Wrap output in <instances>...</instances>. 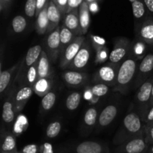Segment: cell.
Here are the masks:
<instances>
[{"label": "cell", "instance_id": "d6986e66", "mask_svg": "<svg viewBox=\"0 0 153 153\" xmlns=\"http://www.w3.org/2000/svg\"><path fill=\"white\" fill-rule=\"evenodd\" d=\"M39 79L42 78H52V70L50 64V59L46 51L43 50L38 60L37 64Z\"/></svg>", "mask_w": 153, "mask_h": 153}, {"label": "cell", "instance_id": "74e56055", "mask_svg": "<svg viewBox=\"0 0 153 153\" xmlns=\"http://www.w3.org/2000/svg\"><path fill=\"white\" fill-rule=\"evenodd\" d=\"M96 52H97V55H96L95 62L97 64H102V63H104L105 61L109 59L110 53L108 52V49L106 46L102 48V49H100V50L96 51Z\"/></svg>", "mask_w": 153, "mask_h": 153}, {"label": "cell", "instance_id": "6f0895ef", "mask_svg": "<svg viewBox=\"0 0 153 153\" xmlns=\"http://www.w3.org/2000/svg\"><path fill=\"white\" fill-rule=\"evenodd\" d=\"M1 153H7V152H1Z\"/></svg>", "mask_w": 153, "mask_h": 153}, {"label": "cell", "instance_id": "8fae6325", "mask_svg": "<svg viewBox=\"0 0 153 153\" xmlns=\"http://www.w3.org/2000/svg\"><path fill=\"white\" fill-rule=\"evenodd\" d=\"M64 82L70 87L78 88L86 82L88 80V75L85 73L77 71V70H66L62 75Z\"/></svg>", "mask_w": 153, "mask_h": 153}, {"label": "cell", "instance_id": "ac0fdd59", "mask_svg": "<svg viewBox=\"0 0 153 153\" xmlns=\"http://www.w3.org/2000/svg\"><path fill=\"white\" fill-rule=\"evenodd\" d=\"M76 153H108V149L97 141H84L76 147Z\"/></svg>", "mask_w": 153, "mask_h": 153}, {"label": "cell", "instance_id": "11a10c76", "mask_svg": "<svg viewBox=\"0 0 153 153\" xmlns=\"http://www.w3.org/2000/svg\"><path fill=\"white\" fill-rule=\"evenodd\" d=\"M128 1H129L130 2H131V3H132V2H134V1H137V0H128Z\"/></svg>", "mask_w": 153, "mask_h": 153}, {"label": "cell", "instance_id": "5bb4252c", "mask_svg": "<svg viewBox=\"0 0 153 153\" xmlns=\"http://www.w3.org/2000/svg\"><path fill=\"white\" fill-rule=\"evenodd\" d=\"M136 32L139 40L143 43H153V21L146 19L137 27Z\"/></svg>", "mask_w": 153, "mask_h": 153}, {"label": "cell", "instance_id": "30bf717a", "mask_svg": "<svg viewBox=\"0 0 153 153\" xmlns=\"http://www.w3.org/2000/svg\"><path fill=\"white\" fill-rule=\"evenodd\" d=\"M153 70V54H148L146 55L140 64H139L138 69L136 73V80L134 82L135 87L140 86L142 84L144 83L145 77L148 73H150Z\"/></svg>", "mask_w": 153, "mask_h": 153}, {"label": "cell", "instance_id": "9a60e30c", "mask_svg": "<svg viewBox=\"0 0 153 153\" xmlns=\"http://www.w3.org/2000/svg\"><path fill=\"white\" fill-rule=\"evenodd\" d=\"M118 108L115 105H108L106 106L99 115L98 123L100 128H105L110 125L116 117Z\"/></svg>", "mask_w": 153, "mask_h": 153}, {"label": "cell", "instance_id": "e575fe53", "mask_svg": "<svg viewBox=\"0 0 153 153\" xmlns=\"http://www.w3.org/2000/svg\"><path fill=\"white\" fill-rule=\"evenodd\" d=\"M37 0H27L25 4V13L27 16L31 18L36 15Z\"/></svg>", "mask_w": 153, "mask_h": 153}, {"label": "cell", "instance_id": "7bdbcfd3", "mask_svg": "<svg viewBox=\"0 0 153 153\" xmlns=\"http://www.w3.org/2000/svg\"><path fill=\"white\" fill-rule=\"evenodd\" d=\"M50 0H37V10H36V17L38 16L40 12L44 8L45 6L49 2Z\"/></svg>", "mask_w": 153, "mask_h": 153}, {"label": "cell", "instance_id": "484cf974", "mask_svg": "<svg viewBox=\"0 0 153 153\" xmlns=\"http://www.w3.org/2000/svg\"><path fill=\"white\" fill-rule=\"evenodd\" d=\"M131 7H132L133 16H134L135 23L139 25L140 24V20L143 19L146 15V7L145 5L143 0H137L131 3ZM135 24V25H136Z\"/></svg>", "mask_w": 153, "mask_h": 153}, {"label": "cell", "instance_id": "5b68a950", "mask_svg": "<svg viewBox=\"0 0 153 153\" xmlns=\"http://www.w3.org/2000/svg\"><path fill=\"white\" fill-rule=\"evenodd\" d=\"M85 41V38L84 35L76 36L72 43L67 46V49L64 50L61 55V61H60V67L62 69L67 68L72 61H73L76 55L79 52L82 48L84 42Z\"/></svg>", "mask_w": 153, "mask_h": 153}, {"label": "cell", "instance_id": "f1b7e54d", "mask_svg": "<svg viewBox=\"0 0 153 153\" xmlns=\"http://www.w3.org/2000/svg\"><path fill=\"white\" fill-rule=\"evenodd\" d=\"M82 94L79 92H73L67 97L66 100V107L68 110L74 111L80 104Z\"/></svg>", "mask_w": 153, "mask_h": 153}, {"label": "cell", "instance_id": "52a82bcc", "mask_svg": "<svg viewBox=\"0 0 153 153\" xmlns=\"http://www.w3.org/2000/svg\"><path fill=\"white\" fill-rule=\"evenodd\" d=\"M60 30L61 28L58 26L55 31L48 35L46 40V52L50 61L52 62H55L60 55V48H61Z\"/></svg>", "mask_w": 153, "mask_h": 153}, {"label": "cell", "instance_id": "f6af8a7d", "mask_svg": "<svg viewBox=\"0 0 153 153\" xmlns=\"http://www.w3.org/2000/svg\"><path fill=\"white\" fill-rule=\"evenodd\" d=\"M40 153H53V150H52V147L50 144L46 143L40 146Z\"/></svg>", "mask_w": 153, "mask_h": 153}, {"label": "cell", "instance_id": "8992f818", "mask_svg": "<svg viewBox=\"0 0 153 153\" xmlns=\"http://www.w3.org/2000/svg\"><path fill=\"white\" fill-rule=\"evenodd\" d=\"M42 51H43V49H42L41 46H40V45L32 46V47L28 49L25 57V64H23V61H22L21 65L19 67V70H18L17 74H16L13 83H15L16 80L22 78V75L25 74V73L26 74L28 68L38 61Z\"/></svg>", "mask_w": 153, "mask_h": 153}, {"label": "cell", "instance_id": "bcb514c9", "mask_svg": "<svg viewBox=\"0 0 153 153\" xmlns=\"http://www.w3.org/2000/svg\"><path fill=\"white\" fill-rule=\"evenodd\" d=\"M143 120L146 123H152L153 122V106L151 108L150 110L147 112V114L145 116L144 119H143Z\"/></svg>", "mask_w": 153, "mask_h": 153}, {"label": "cell", "instance_id": "603a6c76", "mask_svg": "<svg viewBox=\"0 0 153 153\" xmlns=\"http://www.w3.org/2000/svg\"><path fill=\"white\" fill-rule=\"evenodd\" d=\"M52 85V78H42L38 79L33 86L34 93L39 97H43L46 94L50 92Z\"/></svg>", "mask_w": 153, "mask_h": 153}, {"label": "cell", "instance_id": "ba28073f", "mask_svg": "<svg viewBox=\"0 0 153 153\" xmlns=\"http://www.w3.org/2000/svg\"><path fill=\"white\" fill-rule=\"evenodd\" d=\"M144 137H135L120 145L117 153H143L148 147V143Z\"/></svg>", "mask_w": 153, "mask_h": 153}, {"label": "cell", "instance_id": "7a4b0ae2", "mask_svg": "<svg viewBox=\"0 0 153 153\" xmlns=\"http://www.w3.org/2000/svg\"><path fill=\"white\" fill-rule=\"evenodd\" d=\"M137 61L138 60L135 58L130 57L120 64L118 70L116 85L114 87V91L123 94L128 93L130 85L137 73Z\"/></svg>", "mask_w": 153, "mask_h": 153}, {"label": "cell", "instance_id": "7c38bea8", "mask_svg": "<svg viewBox=\"0 0 153 153\" xmlns=\"http://www.w3.org/2000/svg\"><path fill=\"white\" fill-rule=\"evenodd\" d=\"M64 25L76 36L83 35L80 25V20H79V9L72 10L64 15Z\"/></svg>", "mask_w": 153, "mask_h": 153}, {"label": "cell", "instance_id": "cb8c5ba5", "mask_svg": "<svg viewBox=\"0 0 153 153\" xmlns=\"http://www.w3.org/2000/svg\"><path fill=\"white\" fill-rule=\"evenodd\" d=\"M49 2L44 7V8L40 12L38 16H37L36 20L35 28L37 32L39 34H44L47 32L49 28V20H48L47 10Z\"/></svg>", "mask_w": 153, "mask_h": 153}, {"label": "cell", "instance_id": "ffe728a7", "mask_svg": "<svg viewBox=\"0 0 153 153\" xmlns=\"http://www.w3.org/2000/svg\"><path fill=\"white\" fill-rule=\"evenodd\" d=\"M22 61L18 62L15 65L7 70H2L0 73V93L1 94H4V91H6L7 88L11 83L12 78L13 77V75L15 73H17L19 67L21 65Z\"/></svg>", "mask_w": 153, "mask_h": 153}, {"label": "cell", "instance_id": "7dc6e473", "mask_svg": "<svg viewBox=\"0 0 153 153\" xmlns=\"http://www.w3.org/2000/svg\"><path fill=\"white\" fill-rule=\"evenodd\" d=\"M143 1L147 10L153 13V0H143Z\"/></svg>", "mask_w": 153, "mask_h": 153}, {"label": "cell", "instance_id": "db71d44e", "mask_svg": "<svg viewBox=\"0 0 153 153\" xmlns=\"http://www.w3.org/2000/svg\"><path fill=\"white\" fill-rule=\"evenodd\" d=\"M150 100H152V102H153V85H152V96H151Z\"/></svg>", "mask_w": 153, "mask_h": 153}, {"label": "cell", "instance_id": "9f6ffc18", "mask_svg": "<svg viewBox=\"0 0 153 153\" xmlns=\"http://www.w3.org/2000/svg\"><path fill=\"white\" fill-rule=\"evenodd\" d=\"M52 1H53V2H54V3H55V2H56V0H52Z\"/></svg>", "mask_w": 153, "mask_h": 153}, {"label": "cell", "instance_id": "d6a6232c", "mask_svg": "<svg viewBox=\"0 0 153 153\" xmlns=\"http://www.w3.org/2000/svg\"><path fill=\"white\" fill-rule=\"evenodd\" d=\"M61 130V123L59 121H54L51 123L46 128V134L49 138H55L59 134Z\"/></svg>", "mask_w": 153, "mask_h": 153}, {"label": "cell", "instance_id": "680465c9", "mask_svg": "<svg viewBox=\"0 0 153 153\" xmlns=\"http://www.w3.org/2000/svg\"><path fill=\"white\" fill-rule=\"evenodd\" d=\"M18 153H21V152H18Z\"/></svg>", "mask_w": 153, "mask_h": 153}, {"label": "cell", "instance_id": "ab89813d", "mask_svg": "<svg viewBox=\"0 0 153 153\" xmlns=\"http://www.w3.org/2000/svg\"><path fill=\"white\" fill-rule=\"evenodd\" d=\"M85 1V0H68L67 13L72 11V10L79 9L80 6Z\"/></svg>", "mask_w": 153, "mask_h": 153}, {"label": "cell", "instance_id": "7402d4cb", "mask_svg": "<svg viewBox=\"0 0 153 153\" xmlns=\"http://www.w3.org/2000/svg\"><path fill=\"white\" fill-rule=\"evenodd\" d=\"M90 12L91 11L89 9V4L86 1H85L79 9V20H80V25L83 35L88 32V28L90 26V22H91Z\"/></svg>", "mask_w": 153, "mask_h": 153}, {"label": "cell", "instance_id": "4dcf8cb0", "mask_svg": "<svg viewBox=\"0 0 153 153\" xmlns=\"http://www.w3.org/2000/svg\"><path fill=\"white\" fill-rule=\"evenodd\" d=\"M37 64L35 63L33 64L31 67L28 68V71L26 73V85L27 86L33 87L34 84L36 83L37 80H38V70H37Z\"/></svg>", "mask_w": 153, "mask_h": 153}, {"label": "cell", "instance_id": "f907efd6", "mask_svg": "<svg viewBox=\"0 0 153 153\" xmlns=\"http://www.w3.org/2000/svg\"><path fill=\"white\" fill-rule=\"evenodd\" d=\"M99 100H100V97H93V98L91 99V101L89 102V103L91 105H94V104H96L97 102H98Z\"/></svg>", "mask_w": 153, "mask_h": 153}, {"label": "cell", "instance_id": "1f68e13d", "mask_svg": "<svg viewBox=\"0 0 153 153\" xmlns=\"http://www.w3.org/2000/svg\"><path fill=\"white\" fill-rule=\"evenodd\" d=\"M12 28L15 33H21L26 28V19L21 15H17L13 19L11 22Z\"/></svg>", "mask_w": 153, "mask_h": 153}, {"label": "cell", "instance_id": "d590c367", "mask_svg": "<svg viewBox=\"0 0 153 153\" xmlns=\"http://www.w3.org/2000/svg\"><path fill=\"white\" fill-rule=\"evenodd\" d=\"M145 49H146V47H145L144 43L142 42L141 40H138V41L136 42V43L131 46V51L136 56V59L139 60L140 58V57L144 54Z\"/></svg>", "mask_w": 153, "mask_h": 153}, {"label": "cell", "instance_id": "816d5d0a", "mask_svg": "<svg viewBox=\"0 0 153 153\" xmlns=\"http://www.w3.org/2000/svg\"><path fill=\"white\" fill-rule=\"evenodd\" d=\"M143 153H153V145L151 147H149V146H148L147 149L144 151Z\"/></svg>", "mask_w": 153, "mask_h": 153}, {"label": "cell", "instance_id": "f5cc1de1", "mask_svg": "<svg viewBox=\"0 0 153 153\" xmlns=\"http://www.w3.org/2000/svg\"><path fill=\"white\" fill-rule=\"evenodd\" d=\"M85 1H87V2L88 3V4H91V3H93V2H97L98 1H100V0H85Z\"/></svg>", "mask_w": 153, "mask_h": 153}, {"label": "cell", "instance_id": "681fc988", "mask_svg": "<svg viewBox=\"0 0 153 153\" xmlns=\"http://www.w3.org/2000/svg\"><path fill=\"white\" fill-rule=\"evenodd\" d=\"M89 9L90 11L92 13H97L99 10V6L97 2H93L89 4Z\"/></svg>", "mask_w": 153, "mask_h": 153}, {"label": "cell", "instance_id": "ee69618b", "mask_svg": "<svg viewBox=\"0 0 153 153\" xmlns=\"http://www.w3.org/2000/svg\"><path fill=\"white\" fill-rule=\"evenodd\" d=\"M12 0H0V11L2 13L3 11L7 10L10 5Z\"/></svg>", "mask_w": 153, "mask_h": 153}, {"label": "cell", "instance_id": "2e32d148", "mask_svg": "<svg viewBox=\"0 0 153 153\" xmlns=\"http://www.w3.org/2000/svg\"><path fill=\"white\" fill-rule=\"evenodd\" d=\"M61 15L62 14L60 12L59 9L58 8L55 3H54L52 0H50L47 10L49 28H48L47 32L46 33H49V34L59 26L58 24H59L60 20H61Z\"/></svg>", "mask_w": 153, "mask_h": 153}, {"label": "cell", "instance_id": "e0dca14e", "mask_svg": "<svg viewBox=\"0 0 153 153\" xmlns=\"http://www.w3.org/2000/svg\"><path fill=\"white\" fill-rule=\"evenodd\" d=\"M15 90H10L9 95L7 96L5 102L3 105L2 110V119L6 123H10L13 122L15 116L14 111V97Z\"/></svg>", "mask_w": 153, "mask_h": 153}, {"label": "cell", "instance_id": "4fadbf2b", "mask_svg": "<svg viewBox=\"0 0 153 153\" xmlns=\"http://www.w3.org/2000/svg\"><path fill=\"white\" fill-rule=\"evenodd\" d=\"M34 93L33 87L24 86L21 88L15 94L14 97V111L15 114L20 112L25 107Z\"/></svg>", "mask_w": 153, "mask_h": 153}, {"label": "cell", "instance_id": "60d3db41", "mask_svg": "<svg viewBox=\"0 0 153 153\" xmlns=\"http://www.w3.org/2000/svg\"><path fill=\"white\" fill-rule=\"evenodd\" d=\"M67 3H68V0H56V2H55V4L59 9L60 12L64 16L67 13Z\"/></svg>", "mask_w": 153, "mask_h": 153}, {"label": "cell", "instance_id": "83f0119b", "mask_svg": "<svg viewBox=\"0 0 153 153\" xmlns=\"http://www.w3.org/2000/svg\"><path fill=\"white\" fill-rule=\"evenodd\" d=\"M98 111L97 109L95 108H89L85 112V117H84V123L85 125L87 127H91L94 126L95 124L97 123V120H98Z\"/></svg>", "mask_w": 153, "mask_h": 153}, {"label": "cell", "instance_id": "8d00e7d4", "mask_svg": "<svg viewBox=\"0 0 153 153\" xmlns=\"http://www.w3.org/2000/svg\"><path fill=\"white\" fill-rule=\"evenodd\" d=\"M91 41L93 47L95 49L96 51H98L105 47L106 40L103 37H100V36L91 34Z\"/></svg>", "mask_w": 153, "mask_h": 153}, {"label": "cell", "instance_id": "44dd1931", "mask_svg": "<svg viewBox=\"0 0 153 153\" xmlns=\"http://www.w3.org/2000/svg\"><path fill=\"white\" fill-rule=\"evenodd\" d=\"M153 83L152 80H146L140 86L136 94V100L139 105H143L150 100Z\"/></svg>", "mask_w": 153, "mask_h": 153}, {"label": "cell", "instance_id": "b9f144b4", "mask_svg": "<svg viewBox=\"0 0 153 153\" xmlns=\"http://www.w3.org/2000/svg\"><path fill=\"white\" fill-rule=\"evenodd\" d=\"M40 149L36 144H28L24 146L21 153H38Z\"/></svg>", "mask_w": 153, "mask_h": 153}, {"label": "cell", "instance_id": "f35d334b", "mask_svg": "<svg viewBox=\"0 0 153 153\" xmlns=\"http://www.w3.org/2000/svg\"><path fill=\"white\" fill-rule=\"evenodd\" d=\"M145 138L146 143H153V123H149L147 126H145Z\"/></svg>", "mask_w": 153, "mask_h": 153}, {"label": "cell", "instance_id": "c3c4849f", "mask_svg": "<svg viewBox=\"0 0 153 153\" xmlns=\"http://www.w3.org/2000/svg\"><path fill=\"white\" fill-rule=\"evenodd\" d=\"M84 97H85V100H88L89 102L91 101V100L93 98V97H94V95H93L92 94V91H91V88H87L86 91L85 92V95H84Z\"/></svg>", "mask_w": 153, "mask_h": 153}, {"label": "cell", "instance_id": "d4e9b609", "mask_svg": "<svg viewBox=\"0 0 153 153\" xmlns=\"http://www.w3.org/2000/svg\"><path fill=\"white\" fill-rule=\"evenodd\" d=\"M76 36L68 28L63 25L60 30V40H61V48H60V55H62L67 46L72 43Z\"/></svg>", "mask_w": 153, "mask_h": 153}, {"label": "cell", "instance_id": "277c9868", "mask_svg": "<svg viewBox=\"0 0 153 153\" xmlns=\"http://www.w3.org/2000/svg\"><path fill=\"white\" fill-rule=\"evenodd\" d=\"M131 43L126 37H120L116 40L113 49L110 52L109 62L120 64L131 50Z\"/></svg>", "mask_w": 153, "mask_h": 153}, {"label": "cell", "instance_id": "9c48e42d", "mask_svg": "<svg viewBox=\"0 0 153 153\" xmlns=\"http://www.w3.org/2000/svg\"><path fill=\"white\" fill-rule=\"evenodd\" d=\"M91 57V47L88 42L85 41L79 52L74 58L68 68L73 70H81L85 68Z\"/></svg>", "mask_w": 153, "mask_h": 153}, {"label": "cell", "instance_id": "3957f363", "mask_svg": "<svg viewBox=\"0 0 153 153\" xmlns=\"http://www.w3.org/2000/svg\"><path fill=\"white\" fill-rule=\"evenodd\" d=\"M120 67V64L110 62L106 64L97 70L94 76V81L96 83H102L109 87H114Z\"/></svg>", "mask_w": 153, "mask_h": 153}, {"label": "cell", "instance_id": "6da1fadb", "mask_svg": "<svg viewBox=\"0 0 153 153\" xmlns=\"http://www.w3.org/2000/svg\"><path fill=\"white\" fill-rule=\"evenodd\" d=\"M145 127L140 117L135 112H129L124 117L123 123L114 138V144L120 145L131 139L144 136Z\"/></svg>", "mask_w": 153, "mask_h": 153}, {"label": "cell", "instance_id": "f546056e", "mask_svg": "<svg viewBox=\"0 0 153 153\" xmlns=\"http://www.w3.org/2000/svg\"><path fill=\"white\" fill-rule=\"evenodd\" d=\"M56 101V94L55 93L50 91L42 98L41 108L44 111L50 110L55 104Z\"/></svg>", "mask_w": 153, "mask_h": 153}, {"label": "cell", "instance_id": "4316f807", "mask_svg": "<svg viewBox=\"0 0 153 153\" xmlns=\"http://www.w3.org/2000/svg\"><path fill=\"white\" fill-rule=\"evenodd\" d=\"M1 152L7 153H18L16 149V138L12 134H6L4 135L1 144Z\"/></svg>", "mask_w": 153, "mask_h": 153}, {"label": "cell", "instance_id": "836d02e7", "mask_svg": "<svg viewBox=\"0 0 153 153\" xmlns=\"http://www.w3.org/2000/svg\"><path fill=\"white\" fill-rule=\"evenodd\" d=\"M109 88H110V87L108 85L102 83H97L91 87V91H92V94L94 97L100 98V97H103L108 94V92L109 91Z\"/></svg>", "mask_w": 153, "mask_h": 153}]
</instances>
